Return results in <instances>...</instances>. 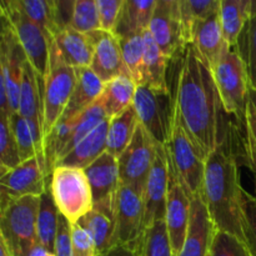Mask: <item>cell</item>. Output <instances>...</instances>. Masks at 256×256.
<instances>
[{
    "instance_id": "3",
    "label": "cell",
    "mask_w": 256,
    "mask_h": 256,
    "mask_svg": "<svg viewBox=\"0 0 256 256\" xmlns=\"http://www.w3.org/2000/svg\"><path fill=\"white\" fill-rule=\"evenodd\" d=\"M42 196H24L2 205L0 240L12 256H29L38 242V212Z\"/></svg>"
},
{
    "instance_id": "39",
    "label": "cell",
    "mask_w": 256,
    "mask_h": 256,
    "mask_svg": "<svg viewBox=\"0 0 256 256\" xmlns=\"http://www.w3.org/2000/svg\"><path fill=\"white\" fill-rule=\"evenodd\" d=\"M245 125V152L246 160L252 172H256V104L250 92L249 102L244 118Z\"/></svg>"
},
{
    "instance_id": "34",
    "label": "cell",
    "mask_w": 256,
    "mask_h": 256,
    "mask_svg": "<svg viewBox=\"0 0 256 256\" xmlns=\"http://www.w3.org/2000/svg\"><path fill=\"white\" fill-rule=\"evenodd\" d=\"M122 46V59L126 66L128 74L139 85L144 82V58L145 40L144 32L119 39Z\"/></svg>"
},
{
    "instance_id": "12",
    "label": "cell",
    "mask_w": 256,
    "mask_h": 256,
    "mask_svg": "<svg viewBox=\"0 0 256 256\" xmlns=\"http://www.w3.org/2000/svg\"><path fill=\"white\" fill-rule=\"evenodd\" d=\"M158 142L139 122L134 138L118 159L120 182L144 192L148 176L156 159Z\"/></svg>"
},
{
    "instance_id": "7",
    "label": "cell",
    "mask_w": 256,
    "mask_h": 256,
    "mask_svg": "<svg viewBox=\"0 0 256 256\" xmlns=\"http://www.w3.org/2000/svg\"><path fill=\"white\" fill-rule=\"evenodd\" d=\"M0 12L2 19L9 22L16 35L32 69L42 80L46 79L52 38L42 26L29 19L18 6L15 0H2Z\"/></svg>"
},
{
    "instance_id": "2",
    "label": "cell",
    "mask_w": 256,
    "mask_h": 256,
    "mask_svg": "<svg viewBox=\"0 0 256 256\" xmlns=\"http://www.w3.org/2000/svg\"><path fill=\"white\" fill-rule=\"evenodd\" d=\"M242 196L236 159L226 146L220 148L206 159L202 198L218 232L245 242Z\"/></svg>"
},
{
    "instance_id": "48",
    "label": "cell",
    "mask_w": 256,
    "mask_h": 256,
    "mask_svg": "<svg viewBox=\"0 0 256 256\" xmlns=\"http://www.w3.org/2000/svg\"><path fill=\"white\" fill-rule=\"evenodd\" d=\"M255 198H256V180H255Z\"/></svg>"
},
{
    "instance_id": "28",
    "label": "cell",
    "mask_w": 256,
    "mask_h": 256,
    "mask_svg": "<svg viewBox=\"0 0 256 256\" xmlns=\"http://www.w3.org/2000/svg\"><path fill=\"white\" fill-rule=\"evenodd\" d=\"M252 0H220V22L229 48H236L239 36L252 16Z\"/></svg>"
},
{
    "instance_id": "21",
    "label": "cell",
    "mask_w": 256,
    "mask_h": 256,
    "mask_svg": "<svg viewBox=\"0 0 256 256\" xmlns=\"http://www.w3.org/2000/svg\"><path fill=\"white\" fill-rule=\"evenodd\" d=\"M52 44L62 62L69 66L76 69L92 65L95 46L92 34H82L66 26L52 36Z\"/></svg>"
},
{
    "instance_id": "38",
    "label": "cell",
    "mask_w": 256,
    "mask_h": 256,
    "mask_svg": "<svg viewBox=\"0 0 256 256\" xmlns=\"http://www.w3.org/2000/svg\"><path fill=\"white\" fill-rule=\"evenodd\" d=\"M212 256H252L246 242L224 232H216L212 242Z\"/></svg>"
},
{
    "instance_id": "18",
    "label": "cell",
    "mask_w": 256,
    "mask_h": 256,
    "mask_svg": "<svg viewBox=\"0 0 256 256\" xmlns=\"http://www.w3.org/2000/svg\"><path fill=\"white\" fill-rule=\"evenodd\" d=\"M94 39V56L90 68L104 82L128 74L122 59L120 42L112 32L98 30L92 32Z\"/></svg>"
},
{
    "instance_id": "32",
    "label": "cell",
    "mask_w": 256,
    "mask_h": 256,
    "mask_svg": "<svg viewBox=\"0 0 256 256\" xmlns=\"http://www.w3.org/2000/svg\"><path fill=\"white\" fill-rule=\"evenodd\" d=\"M59 209L54 202L50 188L42 195L39 212H38V242L45 250L54 255L55 238L59 224Z\"/></svg>"
},
{
    "instance_id": "36",
    "label": "cell",
    "mask_w": 256,
    "mask_h": 256,
    "mask_svg": "<svg viewBox=\"0 0 256 256\" xmlns=\"http://www.w3.org/2000/svg\"><path fill=\"white\" fill-rule=\"evenodd\" d=\"M140 256H174L165 220L156 222L145 230Z\"/></svg>"
},
{
    "instance_id": "24",
    "label": "cell",
    "mask_w": 256,
    "mask_h": 256,
    "mask_svg": "<svg viewBox=\"0 0 256 256\" xmlns=\"http://www.w3.org/2000/svg\"><path fill=\"white\" fill-rule=\"evenodd\" d=\"M110 120L106 119L95 128L86 138L82 140L66 156L59 160L56 166H70L86 169L90 164L95 162L106 152L108 130Z\"/></svg>"
},
{
    "instance_id": "46",
    "label": "cell",
    "mask_w": 256,
    "mask_h": 256,
    "mask_svg": "<svg viewBox=\"0 0 256 256\" xmlns=\"http://www.w3.org/2000/svg\"><path fill=\"white\" fill-rule=\"evenodd\" d=\"M29 256H54V255H52V252H48V250H45L42 245L38 244L34 248V250L30 252Z\"/></svg>"
},
{
    "instance_id": "45",
    "label": "cell",
    "mask_w": 256,
    "mask_h": 256,
    "mask_svg": "<svg viewBox=\"0 0 256 256\" xmlns=\"http://www.w3.org/2000/svg\"><path fill=\"white\" fill-rule=\"evenodd\" d=\"M142 248L130 246V245H118V246L112 248L104 254L96 256H140Z\"/></svg>"
},
{
    "instance_id": "26",
    "label": "cell",
    "mask_w": 256,
    "mask_h": 256,
    "mask_svg": "<svg viewBox=\"0 0 256 256\" xmlns=\"http://www.w3.org/2000/svg\"><path fill=\"white\" fill-rule=\"evenodd\" d=\"M42 112H44V80L35 72L30 62H26L22 72L18 114L42 126Z\"/></svg>"
},
{
    "instance_id": "17",
    "label": "cell",
    "mask_w": 256,
    "mask_h": 256,
    "mask_svg": "<svg viewBox=\"0 0 256 256\" xmlns=\"http://www.w3.org/2000/svg\"><path fill=\"white\" fill-rule=\"evenodd\" d=\"M216 232L204 198L192 199L186 239L179 256H208Z\"/></svg>"
},
{
    "instance_id": "5",
    "label": "cell",
    "mask_w": 256,
    "mask_h": 256,
    "mask_svg": "<svg viewBox=\"0 0 256 256\" xmlns=\"http://www.w3.org/2000/svg\"><path fill=\"white\" fill-rule=\"evenodd\" d=\"M165 149L170 169L176 175L190 199L202 196L206 160L198 152L175 112L172 134Z\"/></svg>"
},
{
    "instance_id": "31",
    "label": "cell",
    "mask_w": 256,
    "mask_h": 256,
    "mask_svg": "<svg viewBox=\"0 0 256 256\" xmlns=\"http://www.w3.org/2000/svg\"><path fill=\"white\" fill-rule=\"evenodd\" d=\"M138 125H139V119H138L134 105L125 110L122 114L110 120L109 130H108L106 152L119 159L120 155L132 142Z\"/></svg>"
},
{
    "instance_id": "11",
    "label": "cell",
    "mask_w": 256,
    "mask_h": 256,
    "mask_svg": "<svg viewBox=\"0 0 256 256\" xmlns=\"http://www.w3.org/2000/svg\"><path fill=\"white\" fill-rule=\"evenodd\" d=\"M114 218L112 248L118 245L142 248L145 232L142 192L120 182L114 195Z\"/></svg>"
},
{
    "instance_id": "19",
    "label": "cell",
    "mask_w": 256,
    "mask_h": 256,
    "mask_svg": "<svg viewBox=\"0 0 256 256\" xmlns=\"http://www.w3.org/2000/svg\"><path fill=\"white\" fill-rule=\"evenodd\" d=\"M190 45L195 48L202 62L212 70L219 62L222 52L229 48L222 32L220 10L195 24Z\"/></svg>"
},
{
    "instance_id": "16",
    "label": "cell",
    "mask_w": 256,
    "mask_h": 256,
    "mask_svg": "<svg viewBox=\"0 0 256 256\" xmlns=\"http://www.w3.org/2000/svg\"><path fill=\"white\" fill-rule=\"evenodd\" d=\"M190 209L192 199L186 194L176 175L170 169L165 222L174 256H179L184 246L190 222Z\"/></svg>"
},
{
    "instance_id": "30",
    "label": "cell",
    "mask_w": 256,
    "mask_h": 256,
    "mask_svg": "<svg viewBox=\"0 0 256 256\" xmlns=\"http://www.w3.org/2000/svg\"><path fill=\"white\" fill-rule=\"evenodd\" d=\"M145 58H144V82L158 92H170L166 82V69L170 59L160 50L149 30L144 32Z\"/></svg>"
},
{
    "instance_id": "35",
    "label": "cell",
    "mask_w": 256,
    "mask_h": 256,
    "mask_svg": "<svg viewBox=\"0 0 256 256\" xmlns=\"http://www.w3.org/2000/svg\"><path fill=\"white\" fill-rule=\"evenodd\" d=\"M22 164L10 115L0 114V176Z\"/></svg>"
},
{
    "instance_id": "23",
    "label": "cell",
    "mask_w": 256,
    "mask_h": 256,
    "mask_svg": "<svg viewBox=\"0 0 256 256\" xmlns=\"http://www.w3.org/2000/svg\"><path fill=\"white\" fill-rule=\"evenodd\" d=\"M92 192L94 202L112 196L120 185V172L118 159L105 152L92 164L84 169Z\"/></svg>"
},
{
    "instance_id": "22",
    "label": "cell",
    "mask_w": 256,
    "mask_h": 256,
    "mask_svg": "<svg viewBox=\"0 0 256 256\" xmlns=\"http://www.w3.org/2000/svg\"><path fill=\"white\" fill-rule=\"evenodd\" d=\"M76 84L64 114L60 120H69L78 116L98 102L104 92L105 82L90 66L76 68Z\"/></svg>"
},
{
    "instance_id": "15",
    "label": "cell",
    "mask_w": 256,
    "mask_h": 256,
    "mask_svg": "<svg viewBox=\"0 0 256 256\" xmlns=\"http://www.w3.org/2000/svg\"><path fill=\"white\" fill-rule=\"evenodd\" d=\"M169 179L170 166L166 149L159 144L156 159H155L152 169L144 186V192H142L145 230L149 229L156 222L165 220Z\"/></svg>"
},
{
    "instance_id": "13",
    "label": "cell",
    "mask_w": 256,
    "mask_h": 256,
    "mask_svg": "<svg viewBox=\"0 0 256 256\" xmlns=\"http://www.w3.org/2000/svg\"><path fill=\"white\" fill-rule=\"evenodd\" d=\"M149 32L170 62L182 56L189 44L185 36L179 0H156Z\"/></svg>"
},
{
    "instance_id": "25",
    "label": "cell",
    "mask_w": 256,
    "mask_h": 256,
    "mask_svg": "<svg viewBox=\"0 0 256 256\" xmlns=\"http://www.w3.org/2000/svg\"><path fill=\"white\" fill-rule=\"evenodd\" d=\"M156 0H124L116 28L112 34L118 38L142 34L149 30Z\"/></svg>"
},
{
    "instance_id": "44",
    "label": "cell",
    "mask_w": 256,
    "mask_h": 256,
    "mask_svg": "<svg viewBox=\"0 0 256 256\" xmlns=\"http://www.w3.org/2000/svg\"><path fill=\"white\" fill-rule=\"evenodd\" d=\"M72 256H96L94 240L79 224H72Z\"/></svg>"
},
{
    "instance_id": "40",
    "label": "cell",
    "mask_w": 256,
    "mask_h": 256,
    "mask_svg": "<svg viewBox=\"0 0 256 256\" xmlns=\"http://www.w3.org/2000/svg\"><path fill=\"white\" fill-rule=\"evenodd\" d=\"M244 209V232L245 242L252 256H256V198L244 190L242 196Z\"/></svg>"
},
{
    "instance_id": "37",
    "label": "cell",
    "mask_w": 256,
    "mask_h": 256,
    "mask_svg": "<svg viewBox=\"0 0 256 256\" xmlns=\"http://www.w3.org/2000/svg\"><path fill=\"white\" fill-rule=\"evenodd\" d=\"M70 26L82 34L102 30L96 0H75Z\"/></svg>"
},
{
    "instance_id": "20",
    "label": "cell",
    "mask_w": 256,
    "mask_h": 256,
    "mask_svg": "<svg viewBox=\"0 0 256 256\" xmlns=\"http://www.w3.org/2000/svg\"><path fill=\"white\" fill-rule=\"evenodd\" d=\"M114 195L95 202L92 212L78 222L92 238L98 255L104 254L112 248L115 230Z\"/></svg>"
},
{
    "instance_id": "42",
    "label": "cell",
    "mask_w": 256,
    "mask_h": 256,
    "mask_svg": "<svg viewBox=\"0 0 256 256\" xmlns=\"http://www.w3.org/2000/svg\"><path fill=\"white\" fill-rule=\"evenodd\" d=\"M248 70L250 86L256 92V0H252V16L248 24Z\"/></svg>"
},
{
    "instance_id": "27",
    "label": "cell",
    "mask_w": 256,
    "mask_h": 256,
    "mask_svg": "<svg viewBox=\"0 0 256 256\" xmlns=\"http://www.w3.org/2000/svg\"><path fill=\"white\" fill-rule=\"evenodd\" d=\"M136 89L138 84L129 75H120L109 82H105L104 92L100 98V102L108 119H114L134 104Z\"/></svg>"
},
{
    "instance_id": "43",
    "label": "cell",
    "mask_w": 256,
    "mask_h": 256,
    "mask_svg": "<svg viewBox=\"0 0 256 256\" xmlns=\"http://www.w3.org/2000/svg\"><path fill=\"white\" fill-rule=\"evenodd\" d=\"M54 256H72V224L64 215L59 214V224L55 238Z\"/></svg>"
},
{
    "instance_id": "4",
    "label": "cell",
    "mask_w": 256,
    "mask_h": 256,
    "mask_svg": "<svg viewBox=\"0 0 256 256\" xmlns=\"http://www.w3.org/2000/svg\"><path fill=\"white\" fill-rule=\"evenodd\" d=\"M225 112L244 122L250 98L248 64L236 48H228L212 69Z\"/></svg>"
},
{
    "instance_id": "8",
    "label": "cell",
    "mask_w": 256,
    "mask_h": 256,
    "mask_svg": "<svg viewBox=\"0 0 256 256\" xmlns=\"http://www.w3.org/2000/svg\"><path fill=\"white\" fill-rule=\"evenodd\" d=\"M26 62V55L16 35L9 22L2 19L0 42V114L12 116L19 112L20 88Z\"/></svg>"
},
{
    "instance_id": "47",
    "label": "cell",
    "mask_w": 256,
    "mask_h": 256,
    "mask_svg": "<svg viewBox=\"0 0 256 256\" xmlns=\"http://www.w3.org/2000/svg\"><path fill=\"white\" fill-rule=\"evenodd\" d=\"M250 92H252V98H254V100H255V104H256V92L255 90H250Z\"/></svg>"
},
{
    "instance_id": "10",
    "label": "cell",
    "mask_w": 256,
    "mask_h": 256,
    "mask_svg": "<svg viewBox=\"0 0 256 256\" xmlns=\"http://www.w3.org/2000/svg\"><path fill=\"white\" fill-rule=\"evenodd\" d=\"M132 105L140 124L158 144L165 146L172 134L175 112V100L170 92H158L149 85H139Z\"/></svg>"
},
{
    "instance_id": "29",
    "label": "cell",
    "mask_w": 256,
    "mask_h": 256,
    "mask_svg": "<svg viewBox=\"0 0 256 256\" xmlns=\"http://www.w3.org/2000/svg\"><path fill=\"white\" fill-rule=\"evenodd\" d=\"M12 132L19 148L22 162H28L40 154H44V132L38 122L25 119L22 115L10 116Z\"/></svg>"
},
{
    "instance_id": "41",
    "label": "cell",
    "mask_w": 256,
    "mask_h": 256,
    "mask_svg": "<svg viewBox=\"0 0 256 256\" xmlns=\"http://www.w3.org/2000/svg\"><path fill=\"white\" fill-rule=\"evenodd\" d=\"M124 0H96L102 30L114 32Z\"/></svg>"
},
{
    "instance_id": "14",
    "label": "cell",
    "mask_w": 256,
    "mask_h": 256,
    "mask_svg": "<svg viewBox=\"0 0 256 256\" xmlns=\"http://www.w3.org/2000/svg\"><path fill=\"white\" fill-rule=\"evenodd\" d=\"M50 175L44 154H40L0 176L2 205L24 196H42L49 188Z\"/></svg>"
},
{
    "instance_id": "9",
    "label": "cell",
    "mask_w": 256,
    "mask_h": 256,
    "mask_svg": "<svg viewBox=\"0 0 256 256\" xmlns=\"http://www.w3.org/2000/svg\"><path fill=\"white\" fill-rule=\"evenodd\" d=\"M76 84L75 68L69 66L62 60L52 40L50 46L49 72L44 80V112L42 132L44 136L56 125L64 114Z\"/></svg>"
},
{
    "instance_id": "33",
    "label": "cell",
    "mask_w": 256,
    "mask_h": 256,
    "mask_svg": "<svg viewBox=\"0 0 256 256\" xmlns=\"http://www.w3.org/2000/svg\"><path fill=\"white\" fill-rule=\"evenodd\" d=\"M15 2L29 19L52 38L60 30L56 20V0H15Z\"/></svg>"
},
{
    "instance_id": "1",
    "label": "cell",
    "mask_w": 256,
    "mask_h": 256,
    "mask_svg": "<svg viewBox=\"0 0 256 256\" xmlns=\"http://www.w3.org/2000/svg\"><path fill=\"white\" fill-rule=\"evenodd\" d=\"M175 114L205 160L226 146L232 122L225 112L210 68L192 45L180 58Z\"/></svg>"
},
{
    "instance_id": "49",
    "label": "cell",
    "mask_w": 256,
    "mask_h": 256,
    "mask_svg": "<svg viewBox=\"0 0 256 256\" xmlns=\"http://www.w3.org/2000/svg\"><path fill=\"white\" fill-rule=\"evenodd\" d=\"M208 256H212V255H210V254H209V255H208Z\"/></svg>"
},
{
    "instance_id": "6",
    "label": "cell",
    "mask_w": 256,
    "mask_h": 256,
    "mask_svg": "<svg viewBox=\"0 0 256 256\" xmlns=\"http://www.w3.org/2000/svg\"><path fill=\"white\" fill-rule=\"evenodd\" d=\"M49 188L59 212L70 224H78L94 208L92 188L82 169L55 166L50 174Z\"/></svg>"
}]
</instances>
